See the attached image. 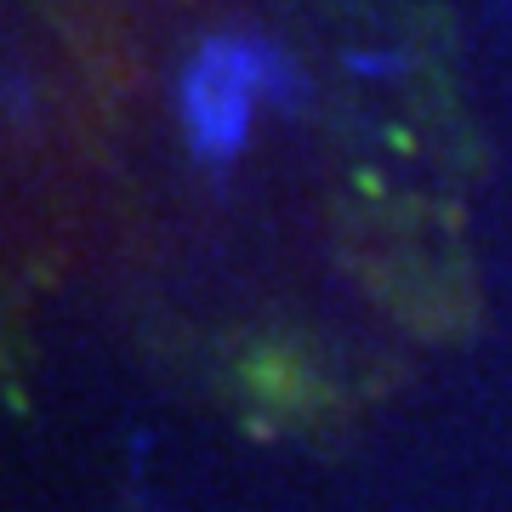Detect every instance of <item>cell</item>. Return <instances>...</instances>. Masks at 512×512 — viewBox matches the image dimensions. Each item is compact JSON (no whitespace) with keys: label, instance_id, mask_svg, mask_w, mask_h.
<instances>
[{"label":"cell","instance_id":"1","mask_svg":"<svg viewBox=\"0 0 512 512\" xmlns=\"http://www.w3.org/2000/svg\"><path fill=\"white\" fill-rule=\"evenodd\" d=\"M308 80L268 35L217 29L194 46L177 74V120L200 165H228L251 137L256 109H302Z\"/></svg>","mask_w":512,"mask_h":512},{"label":"cell","instance_id":"2","mask_svg":"<svg viewBox=\"0 0 512 512\" xmlns=\"http://www.w3.org/2000/svg\"><path fill=\"white\" fill-rule=\"evenodd\" d=\"M348 69L353 74H399L404 57L399 52H348Z\"/></svg>","mask_w":512,"mask_h":512}]
</instances>
